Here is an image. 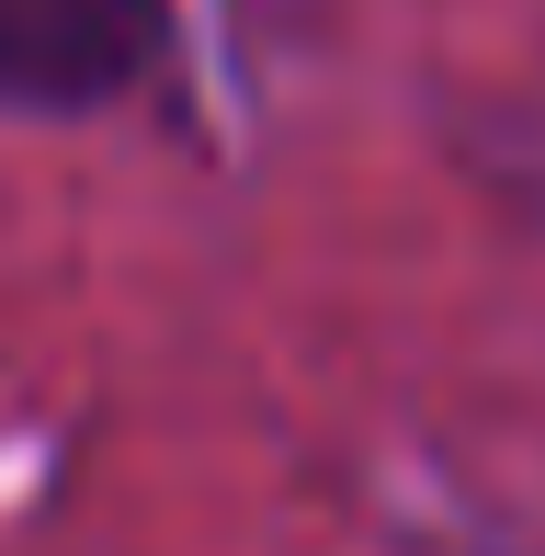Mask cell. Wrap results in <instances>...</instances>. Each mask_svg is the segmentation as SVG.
<instances>
[{"label": "cell", "instance_id": "6da1fadb", "mask_svg": "<svg viewBox=\"0 0 545 556\" xmlns=\"http://www.w3.org/2000/svg\"><path fill=\"white\" fill-rule=\"evenodd\" d=\"M170 12L160 0H0V103L80 114L148 80Z\"/></svg>", "mask_w": 545, "mask_h": 556}]
</instances>
